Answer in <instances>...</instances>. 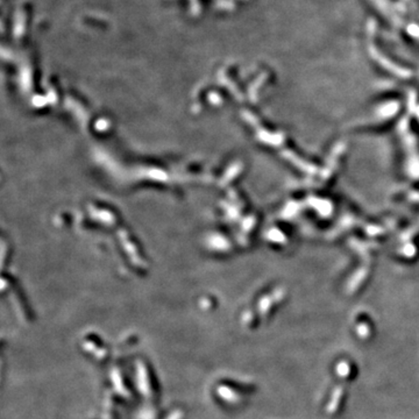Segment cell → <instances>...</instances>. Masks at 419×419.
I'll use <instances>...</instances> for the list:
<instances>
[{"instance_id": "6da1fadb", "label": "cell", "mask_w": 419, "mask_h": 419, "mask_svg": "<svg viewBox=\"0 0 419 419\" xmlns=\"http://www.w3.org/2000/svg\"><path fill=\"white\" fill-rule=\"evenodd\" d=\"M341 395H342V388L339 387L336 390V393H334L333 397H332V402L330 403V405H328V408H327L330 414H333V412L336 411L338 405H339V402H340L339 399H340V397H341Z\"/></svg>"}, {"instance_id": "7a4b0ae2", "label": "cell", "mask_w": 419, "mask_h": 419, "mask_svg": "<svg viewBox=\"0 0 419 419\" xmlns=\"http://www.w3.org/2000/svg\"><path fill=\"white\" fill-rule=\"evenodd\" d=\"M349 372H351L349 364L347 362H340L339 366H338V375L341 376V378H347Z\"/></svg>"}]
</instances>
